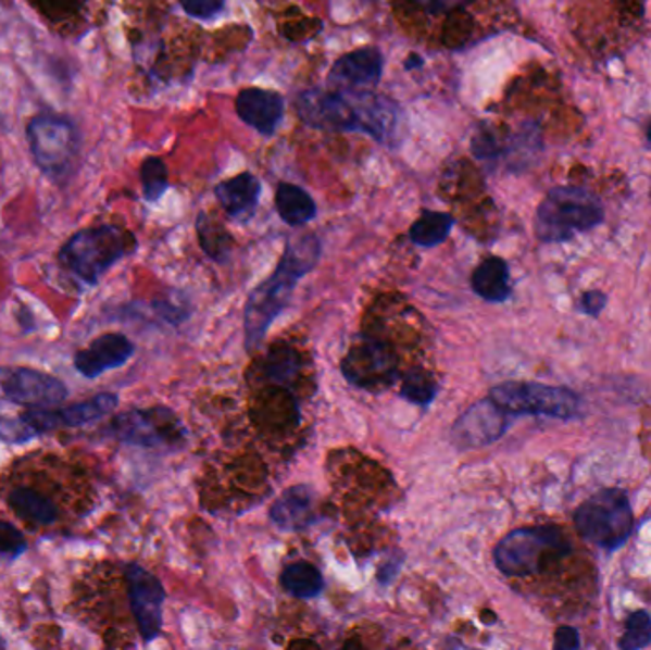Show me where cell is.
Masks as SVG:
<instances>
[{
  "instance_id": "cell-18",
  "label": "cell",
  "mask_w": 651,
  "mask_h": 650,
  "mask_svg": "<svg viewBox=\"0 0 651 650\" xmlns=\"http://www.w3.org/2000/svg\"><path fill=\"white\" fill-rule=\"evenodd\" d=\"M384 75V54L374 47L341 55L330 71V83L347 88H364L379 83Z\"/></svg>"
},
{
  "instance_id": "cell-32",
  "label": "cell",
  "mask_w": 651,
  "mask_h": 650,
  "mask_svg": "<svg viewBox=\"0 0 651 650\" xmlns=\"http://www.w3.org/2000/svg\"><path fill=\"white\" fill-rule=\"evenodd\" d=\"M415 7L429 12V14H455L465 9L473 0H410Z\"/></svg>"
},
{
  "instance_id": "cell-23",
  "label": "cell",
  "mask_w": 651,
  "mask_h": 650,
  "mask_svg": "<svg viewBox=\"0 0 651 650\" xmlns=\"http://www.w3.org/2000/svg\"><path fill=\"white\" fill-rule=\"evenodd\" d=\"M283 588L298 599H313L321 596L324 589V578L321 571L306 561H296L284 568L280 574Z\"/></svg>"
},
{
  "instance_id": "cell-3",
  "label": "cell",
  "mask_w": 651,
  "mask_h": 650,
  "mask_svg": "<svg viewBox=\"0 0 651 650\" xmlns=\"http://www.w3.org/2000/svg\"><path fill=\"white\" fill-rule=\"evenodd\" d=\"M321 240L314 235H305L290 242L284 250L276 272L263 280L260 287L248 296L245 310V334L248 349L258 348L265 340L271 325L286 310L293 288L306 273L313 272L321 260Z\"/></svg>"
},
{
  "instance_id": "cell-12",
  "label": "cell",
  "mask_w": 651,
  "mask_h": 650,
  "mask_svg": "<svg viewBox=\"0 0 651 650\" xmlns=\"http://www.w3.org/2000/svg\"><path fill=\"white\" fill-rule=\"evenodd\" d=\"M341 371L354 386L364 389L391 386L399 376V361L384 341H362L341 361Z\"/></svg>"
},
{
  "instance_id": "cell-35",
  "label": "cell",
  "mask_w": 651,
  "mask_h": 650,
  "mask_svg": "<svg viewBox=\"0 0 651 650\" xmlns=\"http://www.w3.org/2000/svg\"><path fill=\"white\" fill-rule=\"evenodd\" d=\"M468 35V27L465 25V17L458 16V25H448L446 27V42L450 45H460Z\"/></svg>"
},
{
  "instance_id": "cell-36",
  "label": "cell",
  "mask_w": 651,
  "mask_h": 650,
  "mask_svg": "<svg viewBox=\"0 0 651 650\" xmlns=\"http://www.w3.org/2000/svg\"><path fill=\"white\" fill-rule=\"evenodd\" d=\"M422 58H417V55H410V58H408L406 70H415V67H422Z\"/></svg>"
},
{
  "instance_id": "cell-22",
  "label": "cell",
  "mask_w": 651,
  "mask_h": 650,
  "mask_svg": "<svg viewBox=\"0 0 651 650\" xmlns=\"http://www.w3.org/2000/svg\"><path fill=\"white\" fill-rule=\"evenodd\" d=\"M276 210L288 225H305L316 216V204L305 189L280 184L276 189Z\"/></svg>"
},
{
  "instance_id": "cell-5",
  "label": "cell",
  "mask_w": 651,
  "mask_h": 650,
  "mask_svg": "<svg viewBox=\"0 0 651 650\" xmlns=\"http://www.w3.org/2000/svg\"><path fill=\"white\" fill-rule=\"evenodd\" d=\"M572 553V543L559 527L516 528L498 543L493 561L506 576H531Z\"/></svg>"
},
{
  "instance_id": "cell-33",
  "label": "cell",
  "mask_w": 651,
  "mask_h": 650,
  "mask_svg": "<svg viewBox=\"0 0 651 650\" xmlns=\"http://www.w3.org/2000/svg\"><path fill=\"white\" fill-rule=\"evenodd\" d=\"M581 647V639L575 627L562 626L556 629L554 635V649L556 650H577Z\"/></svg>"
},
{
  "instance_id": "cell-37",
  "label": "cell",
  "mask_w": 651,
  "mask_h": 650,
  "mask_svg": "<svg viewBox=\"0 0 651 650\" xmlns=\"http://www.w3.org/2000/svg\"><path fill=\"white\" fill-rule=\"evenodd\" d=\"M648 140H650V143H651V124H650V128H648Z\"/></svg>"
},
{
  "instance_id": "cell-16",
  "label": "cell",
  "mask_w": 651,
  "mask_h": 650,
  "mask_svg": "<svg viewBox=\"0 0 651 650\" xmlns=\"http://www.w3.org/2000/svg\"><path fill=\"white\" fill-rule=\"evenodd\" d=\"M134 355V343L123 334H105L75 355V366L86 378H98L128 363Z\"/></svg>"
},
{
  "instance_id": "cell-26",
  "label": "cell",
  "mask_w": 651,
  "mask_h": 650,
  "mask_svg": "<svg viewBox=\"0 0 651 650\" xmlns=\"http://www.w3.org/2000/svg\"><path fill=\"white\" fill-rule=\"evenodd\" d=\"M197 232H199L200 247L215 262H225L233 248V239L222 225L215 224L208 214H200L197 220Z\"/></svg>"
},
{
  "instance_id": "cell-1",
  "label": "cell",
  "mask_w": 651,
  "mask_h": 650,
  "mask_svg": "<svg viewBox=\"0 0 651 650\" xmlns=\"http://www.w3.org/2000/svg\"><path fill=\"white\" fill-rule=\"evenodd\" d=\"M10 510L33 528L60 527L78 518L90 505L92 488L83 472L54 454L24 458L0 483Z\"/></svg>"
},
{
  "instance_id": "cell-27",
  "label": "cell",
  "mask_w": 651,
  "mask_h": 650,
  "mask_svg": "<svg viewBox=\"0 0 651 650\" xmlns=\"http://www.w3.org/2000/svg\"><path fill=\"white\" fill-rule=\"evenodd\" d=\"M438 386L433 374L423 368H414L408 372L402 382V397L410 403L427 407L437 397Z\"/></svg>"
},
{
  "instance_id": "cell-13",
  "label": "cell",
  "mask_w": 651,
  "mask_h": 650,
  "mask_svg": "<svg viewBox=\"0 0 651 650\" xmlns=\"http://www.w3.org/2000/svg\"><path fill=\"white\" fill-rule=\"evenodd\" d=\"M118 404L115 393H101L92 397L85 403L65 407L60 411H47V409H33L20 416V426L24 429L25 441L40 434L52 432L55 427H77L96 422V420L108 416Z\"/></svg>"
},
{
  "instance_id": "cell-21",
  "label": "cell",
  "mask_w": 651,
  "mask_h": 650,
  "mask_svg": "<svg viewBox=\"0 0 651 650\" xmlns=\"http://www.w3.org/2000/svg\"><path fill=\"white\" fill-rule=\"evenodd\" d=\"M473 290L486 302H505L511 296L509 265L501 258H488L473 273Z\"/></svg>"
},
{
  "instance_id": "cell-29",
  "label": "cell",
  "mask_w": 651,
  "mask_h": 650,
  "mask_svg": "<svg viewBox=\"0 0 651 650\" xmlns=\"http://www.w3.org/2000/svg\"><path fill=\"white\" fill-rule=\"evenodd\" d=\"M651 642V618L646 611L630 614L625 626V635L621 637L619 649L638 650Z\"/></svg>"
},
{
  "instance_id": "cell-19",
  "label": "cell",
  "mask_w": 651,
  "mask_h": 650,
  "mask_svg": "<svg viewBox=\"0 0 651 650\" xmlns=\"http://www.w3.org/2000/svg\"><path fill=\"white\" fill-rule=\"evenodd\" d=\"M314 492L306 485L284 490L271 505V521L280 530H303L314 521Z\"/></svg>"
},
{
  "instance_id": "cell-20",
  "label": "cell",
  "mask_w": 651,
  "mask_h": 650,
  "mask_svg": "<svg viewBox=\"0 0 651 650\" xmlns=\"http://www.w3.org/2000/svg\"><path fill=\"white\" fill-rule=\"evenodd\" d=\"M261 184L253 174H238L235 178L222 182L215 187V197L223 210L235 220L252 217L253 210L260 201Z\"/></svg>"
},
{
  "instance_id": "cell-4",
  "label": "cell",
  "mask_w": 651,
  "mask_h": 650,
  "mask_svg": "<svg viewBox=\"0 0 651 650\" xmlns=\"http://www.w3.org/2000/svg\"><path fill=\"white\" fill-rule=\"evenodd\" d=\"M604 222V207L585 187H554L539 204L536 235L543 242H566Z\"/></svg>"
},
{
  "instance_id": "cell-8",
  "label": "cell",
  "mask_w": 651,
  "mask_h": 650,
  "mask_svg": "<svg viewBox=\"0 0 651 650\" xmlns=\"http://www.w3.org/2000/svg\"><path fill=\"white\" fill-rule=\"evenodd\" d=\"M490 399L506 414H534L572 420L581 414V401L566 387L537 382H505L491 389Z\"/></svg>"
},
{
  "instance_id": "cell-9",
  "label": "cell",
  "mask_w": 651,
  "mask_h": 650,
  "mask_svg": "<svg viewBox=\"0 0 651 650\" xmlns=\"http://www.w3.org/2000/svg\"><path fill=\"white\" fill-rule=\"evenodd\" d=\"M29 146L40 171L54 178L70 172L78 153V134L75 124L58 115H39L27 126Z\"/></svg>"
},
{
  "instance_id": "cell-25",
  "label": "cell",
  "mask_w": 651,
  "mask_h": 650,
  "mask_svg": "<svg viewBox=\"0 0 651 650\" xmlns=\"http://www.w3.org/2000/svg\"><path fill=\"white\" fill-rule=\"evenodd\" d=\"M452 227L453 217L450 214L425 210L422 217L410 227V239L417 247H437V245L448 239Z\"/></svg>"
},
{
  "instance_id": "cell-7",
  "label": "cell",
  "mask_w": 651,
  "mask_h": 650,
  "mask_svg": "<svg viewBox=\"0 0 651 650\" xmlns=\"http://www.w3.org/2000/svg\"><path fill=\"white\" fill-rule=\"evenodd\" d=\"M577 533L602 550H617L635 528V513L621 488H602L577 508Z\"/></svg>"
},
{
  "instance_id": "cell-11",
  "label": "cell",
  "mask_w": 651,
  "mask_h": 650,
  "mask_svg": "<svg viewBox=\"0 0 651 650\" xmlns=\"http://www.w3.org/2000/svg\"><path fill=\"white\" fill-rule=\"evenodd\" d=\"M124 582L139 637L146 642L154 641L161 635L162 604L166 599L161 582L138 563L124 565Z\"/></svg>"
},
{
  "instance_id": "cell-10",
  "label": "cell",
  "mask_w": 651,
  "mask_h": 650,
  "mask_svg": "<svg viewBox=\"0 0 651 650\" xmlns=\"http://www.w3.org/2000/svg\"><path fill=\"white\" fill-rule=\"evenodd\" d=\"M111 434L115 435L118 441L146 449L176 447L184 441L185 435L176 414L162 407L134 409L118 414L111 422Z\"/></svg>"
},
{
  "instance_id": "cell-31",
  "label": "cell",
  "mask_w": 651,
  "mask_h": 650,
  "mask_svg": "<svg viewBox=\"0 0 651 650\" xmlns=\"http://www.w3.org/2000/svg\"><path fill=\"white\" fill-rule=\"evenodd\" d=\"M185 12L199 20H210L222 12L225 0H179Z\"/></svg>"
},
{
  "instance_id": "cell-24",
  "label": "cell",
  "mask_w": 651,
  "mask_h": 650,
  "mask_svg": "<svg viewBox=\"0 0 651 650\" xmlns=\"http://www.w3.org/2000/svg\"><path fill=\"white\" fill-rule=\"evenodd\" d=\"M298 371V353L290 346L275 343L273 348L268 349L265 363H263V376L267 382L275 384L276 387L288 389L296 382Z\"/></svg>"
},
{
  "instance_id": "cell-14",
  "label": "cell",
  "mask_w": 651,
  "mask_h": 650,
  "mask_svg": "<svg viewBox=\"0 0 651 650\" xmlns=\"http://www.w3.org/2000/svg\"><path fill=\"white\" fill-rule=\"evenodd\" d=\"M2 393L7 399L32 409L60 404L67 399V387L62 379L32 368H14L2 378Z\"/></svg>"
},
{
  "instance_id": "cell-34",
  "label": "cell",
  "mask_w": 651,
  "mask_h": 650,
  "mask_svg": "<svg viewBox=\"0 0 651 650\" xmlns=\"http://www.w3.org/2000/svg\"><path fill=\"white\" fill-rule=\"evenodd\" d=\"M605 303H608V298H605L604 292L590 290L587 295H583L581 302H579V310L583 313H587V315L597 317L598 313H602V310H604Z\"/></svg>"
},
{
  "instance_id": "cell-6",
  "label": "cell",
  "mask_w": 651,
  "mask_h": 650,
  "mask_svg": "<svg viewBox=\"0 0 651 650\" xmlns=\"http://www.w3.org/2000/svg\"><path fill=\"white\" fill-rule=\"evenodd\" d=\"M134 247L136 240L130 233L116 225H100L73 235L63 245L60 262L86 285H96Z\"/></svg>"
},
{
  "instance_id": "cell-2",
  "label": "cell",
  "mask_w": 651,
  "mask_h": 650,
  "mask_svg": "<svg viewBox=\"0 0 651 650\" xmlns=\"http://www.w3.org/2000/svg\"><path fill=\"white\" fill-rule=\"evenodd\" d=\"M303 123L338 133H364L377 141H389L399 126V108L370 92L306 90L296 100Z\"/></svg>"
},
{
  "instance_id": "cell-28",
  "label": "cell",
  "mask_w": 651,
  "mask_h": 650,
  "mask_svg": "<svg viewBox=\"0 0 651 650\" xmlns=\"http://www.w3.org/2000/svg\"><path fill=\"white\" fill-rule=\"evenodd\" d=\"M141 184H143V197L146 201L154 202L161 199L168 189V171L157 157H149L141 164Z\"/></svg>"
},
{
  "instance_id": "cell-30",
  "label": "cell",
  "mask_w": 651,
  "mask_h": 650,
  "mask_svg": "<svg viewBox=\"0 0 651 650\" xmlns=\"http://www.w3.org/2000/svg\"><path fill=\"white\" fill-rule=\"evenodd\" d=\"M27 550L25 536L9 521H0V555L17 558Z\"/></svg>"
},
{
  "instance_id": "cell-17",
  "label": "cell",
  "mask_w": 651,
  "mask_h": 650,
  "mask_svg": "<svg viewBox=\"0 0 651 650\" xmlns=\"http://www.w3.org/2000/svg\"><path fill=\"white\" fill-rule=\"evenodd\" d=\"M237 113L248 126L271 136L283 123L284 98L261 88H246L237 96Z\"/></svg>"
},
{
  "instance_id": "cell-15",
  "label": "cell",
  "mask_w": 651,
  "mask_h": 650,
  "mask_svg": "<svg viewBox=\"0 0 651 650\" xmlns=\"http://www.w3.org/2000/svg\"><path fill=\"white\" fill-rule=\"evenodd\" d=\"M503 409L491 399H484L473 404L461 416L452 429V441L458 449H476L490 442L498 441L509 427V418Z\"/></svg>"
}]
</instances>
